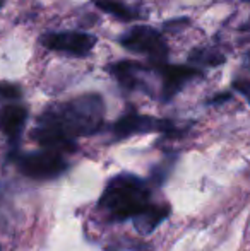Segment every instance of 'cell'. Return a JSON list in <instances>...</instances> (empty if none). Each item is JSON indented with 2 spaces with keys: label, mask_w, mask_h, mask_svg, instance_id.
Segmentation results:
<instances>
[{
  "label": "cell",
  "mask_w": 250,
  "mask_h": 251,
  "mask_svg": "<svg viewBox=\"0 0 250 251\" xmlns=\"http://www.w3.org/2000/svg\"><path fill=\"white\" fill-rule=\"evenodd\" d=\"M28 118V109L21 104H7L0 109V132L10 140H16L23 132Z\"/></svg>",
  "instance_id": "8"
},
{
  "label": "cell",
  "mask_w": 250,
  "mask_h": 251,
  "mask_svg": "<svg viewBox=\"0 0 250 251\" xmlns=\"http://www.w3.org/2000/svg\"><path fill=\"white\" fill-rule=\"evenodd\" d=\"M160 74L163 75V100L170 101L189 80L200 77L202 72L195 67L189 65H170V63H160L156 65Z\"/></svg>",
  "instance_id": "7"
},
{
  "label": "cell",
  "mask_w": 250,
  "mask_h": 251,
  "mask_svg": "<svg viewBox=\"0 0 250 251\" xmlns=\"http://www.w3.org/2000/svg\"><path fill=\"white\" fill-rule=\"evenodd\" d=\"M41 45L54 51L67 53L72 56H86L96 45V38L79 31H62V33H47L41 38Z\"/></svg>",
  "instance_id": "5"
},
{
  "label": "cell",
  "mask_w": 250,
  "mask_h": 251,
  "mask_svg": "<svg viewBox=\"0 0 250 251\" xmlns=\"http://www.w3.org/2000/svg\"><path fill=\"white\" fill-rule=\"evenodd\" d=\"M23 91L17 84L12 82H0V98L3 100H19Z\"/></svg>",
  "instance_id": "13"
},
{
  "label": "cell",
  "mask_w": 250,
  "mask_h": 251,
  "mask_svg": "<svg viewBox=\"0 0 250 251\" xmlns=\"http://www.w3.org/2000/svg\"><path fill=\"white\" fill-rule=\"evenodd\" d=\"M230 100V94H221V96H216L211 100V102H221V101H226Z\"/></svg>",
  "instance_id": "15"
},
{
  "label": "cell",
  "mask_w": 250,
  "mask_h": 251,
  "mask_svg": "<svg viewBox=\"0 0 250 251\" xmlns=\"http://www.w3.org/2000/svg\"><path fill=\"white\" fill-rule=\"evenodd\" d=\"M245 2H249V3H250V0H245Z\"/></svg>",
  "instance_id": "17"
},
{
  "label": "cell",
  "mask_w": 250,
  "mask_h": 251,
  "mask_svg": "<svg viewBox=\"0 0 250 251\" xmlns=\"http://www.w3.org/2000/svg\"><path fill=\"white\" fill-rule=\"evenodd\" d=\"M103 120L105 102L100 94L91 93L47 109L38 123L52 126L63 139L74 142L76 137H87L100 132Z\"/></svg>",
  "instance_id": "1"
},
{
  "label": "cell",
  "mask_w": 250,
  "mask_h": 251,
  "mask_svg": "<svg viewBox=\"0 0 250 251\" xmlns=\"http://www.w3.org/2000/svg\"><path fill=\"white\" fill-rule=\"evenodd\" d=\"M17 166L23 175L33 179H52L60 176L67 169L65 159L57 151H41L24 154L17 159Z\"/></svg>",
  "instance_id": "4"
},
{
  "label": "cell",
  "mask_w": 250,
  "mask_h": 251,
  "mask_svg": "<svg viewBox=\"0 0 250 251\" xmlns=\"http://www.w3.org/2000/svg\"><path fill=\"white\" fill-rule=\"evenodd\" d=\"M149 205V186L134 175H118L110 179L100 199V208L110 221L134 219Z\"/></svg>",
  "instance_id": "2"
},
{
  "label": "cell",
  "mask_w": 250,
  "mask_h": 251,
  "mask_svg": "<svg viewBox=\"0 0 250 251\" xmlns=\"http://www.w3.org/2000/svg\"><path fill=\"white\" fill-rule=\"evenodd\" d=\"M147 132H163L170 133L175 132V126L168 120L153 118V116H144L136 111H130L122 116L113 125V133L117 139H125L134 133H147Z\"/></svg>",
  "instance_id": "6"
},
{
  "label": "cell",
  "mask_w": 250,
  "mask_h": 251,
  "mask_svg": "<svg viewBox=\"0 0 250 251\" xmlns=\"http://www.w3.org/2000/svg\"><path fill=\"white\" fill-rule=\"evenodd\" d=\"M96 7L120 21H134L137 17L136 10L130 9L125 3L117 2V0H96Z\"/></svg>",
  "instance_id": "11"
},
{
  "label": "cell",
  "mask_w": 250,
  "mask_h": 251,
  "mask_svg": "<svg viewBox=\"0 0 250 251\" xmlns=\"http://www.w3.org/2000/svg\"><path fill=\"white\" fill-rule=\"evenodd\" d=\"M120 43L129 51L147 55L153 60V65H160V63H165V60H167V41L163 40V36L156 29H153L149 26L130 27L125 34H122Z\"/></svg>",
  "instance_id": "3"
},
{
  "label": "cell",
  "mask_w": 250,
  "mask_h": 251,
  "mask_svg": "<svg viewBox=\"0 0 250 251\" xmlns=\"http://www.w3.org/2000/svg\"><path fill=\"white\" fill-rule=\"evenodd\" d=\"M233 87L245 98V100L249 101V104H250V80L238 79V80H235V82H233Z\"/></svg>",
  "instance_id": "14"
},
{
  "label": "cell",
  "mask_w": 250,
  "mask_h": 251,
  "mask_svg": "<svg viewBox=\"0 0 250 251\" xmlns=\"http://www.w3.org/2000/svg\"><path fill=\"white\" fill-rule=\"evenodd\" d=\"M190 60L194 63H199V65L218 67L224 62V56L220 51H214V50H195L190 55Z\"/></svg>",
  "instance_id": "12"
},
{
  "label": "cell",
  "mask_w": 250,
  "mask_h": 251,
  "mask_svg": "<svg viewBox=\"0 0 250 251\" xmlns=\"http://www.w3.org/2000/svg\"><path fill=\"white\" fill-rule=\"evenodd\" d=\"M144 67L139 62H130V60H122V62L111 63L108 67V72L118 80L122 87L125 89H136L139 86V72H142Z\"/></svg>",
  "instance_id": "9"
},
{
  "label": "cell",
  "mask_w": 250,
  "mask_h": 251,
  "mask_svg": "<svg viewBox=\"0 0 250 251\" xmlns=\"http://www.w3.org/2000/svg\"><path fill=\"white\" fill-rule=\"evenodd\" d=\"M170 215V207L168 205H153L151 203L142 214H139L137 217H134V226L140 234H149L153 232L165 219Z\"/></svg>",
  "instance_id": "10"
},
{
  "label": "cell",
  "mask_w": 250,
  "mask_h": 251,
  "mask_svg": "<svg viewBox=\"0 0 250 251\" xmlns=\"http://www.w3.org/2000/svg\"><path fill=\"white\" fill-rule=\"evenodd\" d=\"M3 2H5V0H0V9H2V5H3Z\"/></svg>",
  "instance_id": "16"
}]
</instances>
